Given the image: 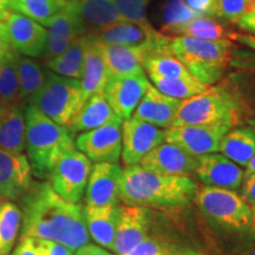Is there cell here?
Returning a JSON list of instances; mask_svg holds the SVG:
<instances>
[{"label":"cell","mask_w":255,"mask_h":255,"mask_svg":"<svg viewBox=\"0 0 255 255\" xmlns=\"http://www.w3.org/2000/svg\"><path fill=\"white\" fill-rule=\"evenodd\" d=\"M21 237L63 244L75 252L89 244L84 208L58 195L50 182L32 181L19 199Z\"/></svg>","instance_id":"cell-1"},{"label":"cell","mask_w":255,"mask_h":255,"mask_svg":"<svg viewBox=\"0 0 255 255\" xmlns=\"http://www.w3.org/2000/svg\"><path fill=\"white\" fill-rule=\"evenodd\" d=\"M196 183L189 176L163 175L142 165L123 169L120 181V195L124 205L152 207H182L195 197Z\"/></svg>","instance_id":"cell-2"},{"label":"cell","mask_w":255,"mask_h":255,"mask_svg":"<svg viewBox=\"0 0 255 255\" xmlns=\"http://www.w3.org/2000/svg\"><path fill=\"white\" fill-rule=\"evenodd\" d=\"M25 138L27 158L32 174L38 178H49L57 162L66 152L76 148L73 133L41 111L27 104L24 107Z\"/></svg>","instance_id":"cell-3"},{"label":"cell","mask_w":255,"mask_h":255,"mask_svg":"<svg viewBox=\"0 0 255 255\" xmlns=\"http://www.w3.org/2000/svg\"><path fill=\"white\" fill-rule=\"evenodd\" d=\"M246 117L244 102L229 79L183 100L173 126H219L234 129Z\"/></svg>","instance_id":"cell-4"},{"label":"cell","mask_w":255,"mask_h":255,"mask_svg":"<svg viewBox=\"0 0 255 255\" xmlns=\"http://www.w3.org/2000/svg\"><path fill=\"white\" fill-rule=\"evenodd\" d=\"M169 49L195 77L207 85L225 76L235 49L229 39L209 40L190 36L169 37Z\"/></svg>","instance_id":"cell-5"},{"label":"cell","mask_w":255,"mask_h":255,"mask_svg":"<svg viewBox=\"0 0 255 255\" xmlns=\"http://www.w3.org/2000/svg\"><path fill=\"white\" fill-rule=\"evenodd\" d=\"M85 102L79 79L46 71L45 82L27 101V104L36 107L59 126L68 128Z\"/></svg>","instance_id":"cell-6"},{"label":"cell","mask_w":255,"mask_h":255,"mask_svg":"<svg viewBox=\"0 0 255 255\" xmlns=\"http://www.w3.org/2000/svg\"><path fill=\"white\" fill-rule=\"evenodd\" d=\"M194 200L203 215L223 228L235 232L253 228L252 208L237 190L205 186Z\"/></svg>","instance_id":"cell-7"},{"label":"cell","mask_w":255,"mask_h":255,"mask_svg":"<svg viewBox=\"0 0 255 255\" xmlns=\"http://www.w3.org/2000/svg\"><path fill=\"white\" fill-rule=\"evenodd\" d=\"M92 169L91 161L82 151L72 149L64 154L51 171V186L58 195L72 203L83 199Z\"/></svg>","instance_id":"cell-8"},{"label":"cell","mask_w":255,"mask_h":255,"mask_svg":"<svg viewBox=\"0 0 255 255\" xmlns=\"http://www.w3.org/2000/svg\"><path fill=\"white\" fill-rule=\"evenodd\" d=\"M122 122L115 121L90 131L82 132L75 144L90 161L96 163H117L122 154Z\"/></svg>","instance_id":"cell-9"},{"label":"cell","mask_w":255,"mask_h":255,"mask_svg":"<svg viewBox=\"0 0 255 255\" xmlns=\"http://www.w3.org/2000/svg\"><path fill=\"white\" fill-rule=\"evenodd\" d=\"M228 131L227 128L219 126H176L164 130V142L199 157L219 151L223 136Z\"/></svg>","instance_id":"cell-10"},{"label":"cell","mask_w":255,"mask_h":255,"mask_svg":"<svg viewBox=\"0 0 255 255\" xmlns=\"http://www.w3.org/2000/svg\"><path fill=\"white\" fill-rule=\"evenodd\" d=\"M164 142V130L136 117L122 122V161L126 167L138 164L152 149Z\"/></svg>","instance_id":"cell-11"},{"label":"cell","mask_w":255,"mask_h":255,"mask_svg":"<svg viewBox=\"0 0 255 255\" xmlns=\"http://www.w3.org/2000/svg\"><path fill=\"white\" fill-rule=\"evenodd\" d=\"M150 214L144 207L120 206L119 222L113 251L117 255H127L149 237Z\"/></svg>","instance_id":"cell-12"},{"label":"cell","mask_w":255,"mask_h":255,"mask_svg":"<svg viewBox=\"0 0 255 255\" xmlns=\"http://www.w3.org/2000/svg\"><path fill=\"white\" fill-rule=\"evenodd\" d=\"M149 84L144 73L113 77L105 88L104 96L115 114L124 121L135 113Z\"/></svg>","instance_id":"cell-13"},{"label":"cell","mask_w":255,"mask_h":255,"mask_svg":"<svg viewBox=\"0 0 255 255\" xmlns=\"http://www.w3.org/2000/svg\"><path fill=\"white\" fill-rule=\"evenodd\" d=\"M32 183V169L24 152L0 148V195L9 201L19 200Z\"/></svg>","instance_id":"cell-14"},{"label":"cell","mask_w":255,"mask_h":255,"mask_svg":"<svg viewBox=\"0 0 255 255\" xmlns=\"http://www.w3.org/2000/svg\"><path fill=\"white\" fill-rule=\"evenodd\" d=\"M5 23L12 46L18 53L30 58L43 57L47 39L43 25L17 12H12Z\"/></svg>","instance_id":"cell-15"},{"label":"cell","mask_w":255,"mask_h":255,"mask_svg":"<svg viewBox=\"0 0 255 255\" xmlns=\"http://www.w3.org/2000/svg\"><path fill=\"white\" fill-rule=\"evenodd\" d=\"M122 173L123 169L117 163H96L91 169L85 189L87 206L104 207L117 203Z\"/></svg>","instance_id":"cell-16"},{"label":"cell","mask_w":255,"mask_h":255,"mask_svg":"<svg viewBox=\"0 0 255 255\" xmlns=\"http://www.w3.org/2000/svg\"><path fill=\"white\" fill-rule=\"evenodd\" d=\"M207 187L237 190L241 187L245 171L240 165L220 154H207L197 157L194 171Z\"/></svg>","instance_id":"cell-17"},{"label":"cell","mask_w":255,"mask_h":255,"mask_svg":"<svg viewBox=\"0 0 255 255\" xmlns=\"http://www.w3.org/2000/svg\"><path fill=\"white\" fill-rule=\"evenodd\" d=\"M164 38V34H162L161 38L154 44L144 46L109 45V44H103L100 41L102 53H103L111 78L144 73L143 63L152 51H155L163 43Z\"/></svg>","instance_id":"cell-18"},{"label":"cell","mask_w":255,"mask_h":255,"mask_svg":"<svg viewBox=\"0 0 255 255\" xmlns=\"http://www.w3.org/2000/svg\"><path fill=\"white\" fill-rule=\"evenodd\" d=\"M138 164L158 174L189 176L197 167V157L180 146L163 142L146 154Z\"/></svg>","instance_id":"cell-19"},{"label":"cell","mask_w":255,"mask_h":255,"mask_svg":"<svg viewBox=\"0 0 255 255\" xmlns=\"http://www.w3.org/2000/svg\"><path fill=\"white\" fill-rule=\"evenodd\" d=\"M46 27H49V31L43 57L47 60L60 56L77 38L87 34L77 15L68 8L59 11Z\"/></svg>","instance_id":"cell-20"},{"label":"cell","mask_w":255,"mask_h":255,"mask_svg":"<svg viewBox=\"0 0 255 255\" xmlns=\"http://www.w3.org/2000/svg\"><path fill=\"white\" fill-rule=\"evenodd\" d=\"M111 76L105 63L101 44L95 33H87L84 63L79 82L85 100L100 92H104Z\"/></svg>","instance_id":"cell-21"},{"label":"cell","mask_w":255,"mask_h":255,"mask_svg":"<svg viewBox=\"0 0 255 255\" xmlns=\"http://www.w3.org/2000/svg\"><path fill=\"white\" fill-rule=\"evenodd\" d=\"M182 101L162 94L149 84L144 96L137 105L133 117L157 128H170L176 117Z\"/></svg>","instance_id":"cell-22"},{"label":"cell","mask_w":255,"mask_h":255,"mask_svg":"<svg viewBox=\"0 0 255 255\" xmlns=\"http://www.w3.org/2000/svg\"><path fill=\"white\" fill-rule=\"evenodd\" d=\"M95 34L101 43L122 46L151 45L162 36L149 23L138 24L126 20L119 21Z\"/></svg>","instance_id":"cell-23"},{"label":"cell","mask_w":255,"mask_h":255,"mask_svg":"<svg viewBox=\"0 0 255 255\" xmlns=\"http://www.w3.org/2000/svg\"><path fill=\"white\" fill-rule=\"evenodd\" d=\"M66 8L77 15L87 33H97L123 20L113 0H79Z\"/></svg>","instance_id":"cell-24"},{"label":"cell","mask_w":255,"mask_h":255,"mask_svg":"<svg viewBox=\"0 0 255 255\" xmlns=\"http://www.w3.org/2000/svg\"><path fill=\"white\" fill-rule=\"evenodd\" d=\"M119 215L117 203L104 207L85 206L84 219L88 233L102 248L113 251Z\"/></svg>","instance_id":"cell-25"},{"label":"cell","mask_w":255,"mask_h":255,"mask_svg":"<svg viewBox=\"0 0 255 255\" xmlns=\"http://www.w3.org/2000/svg\"><path fill=\"white\" fill-rule=\"evenodd\" d=\"M115 121L123 120H121L115 114L109 102L105 98L104 92H100V94L91 96L85 102L82 109L78 111V114L73 117L71 123L69 124L68 129L72 133L78 131L85 132L115 122Z\"/></svg>","instance_id":"cell-26"},{"label":"cell","mask_w":255,"mask_h":255,"mask_svg":"<svg viewBox=\"0 0 255 255\" xmlns=\"http://www.w3.org/2000/svg\"><path fill=\"white\" fill-rule=\"evenodd\" d=\"M0 148L14 152H24L26 149L25 115L21 103L7 105L0 113Z\"/></svg>","instance_id":"cell-27"},{"label":"cell","mask_w":255,"mask_h":255,"mask_svg":"<svg viewBox=\"0 0 255 255\" xmlns=\"http://www.w3.org/2000/svg\"><path fill=\"white\" fill-rule=\"evenodd\" d=\"M234 32L227 25L221 23L218 18H214V15H200L178 26L168 28L161 33L168 37L190 36L200 39L232 40Z\"/></svg>","instance_id":"cell-28"},{"label":"cell","mask_w":255,"mask_h":255,"mask_svg":"<svg viewBox=\"0 0 255 255\" xmlns=\"http://www.w3.org/2000/svg\"><path fill=\"white\" fill-rule=\"evenodd\" d=\"M219 151L238 165L246 167L255 156V127L229 130L223 136Z\"/></svg>","instance_id":"cell-29"},{"label":"cell","mask_w":255,"mask_h":255,"mask_svg":"<svg viewBox=\"0 0 255 255\" xmlns=\"http://www.w3.org/2000/svg\"><path fill=\"white\" fill-rule=\"evenodd\" d=\"M143 68L148 75L159 76L165 78H180V79H197L191 73L184 64L177 57H175L167 46L162 47L151 55L146 57L143 63Z\"/></svg>","instance_id":"cell-30"},{"label":"cell","mask_w":255,"mask_h":255,"mask_svg":"<svg viewBox=\"0 0 255 255\" xmlns=\"http://www.w3.org/2000/svg\"><path fill=\"white\" fill-rule=\"evenodd\" d=\"M85 46H87V34L77 38L72 45L60 56L47 60V69L63 77L81 79Z\"/></svg>","instance_id":"cell-31"},{"label":"cell","mask_w":255,"mask_h":255,"mask_svg":"<svg viewBox=\"0 0 255 255\" xmlns=\"http://www.w3.org/2000/svg\"><path fill=\"white\" fill-rule=\"evenodd\" d=\"M20 101H28L44 84L46 71H44L39 63L33 58L17 53L15 57Z\"/></svg>","instance_id":"cell-32"},{"label":"cell","mask_w":255,"mask_h":255,"mask_svg":"<svg viewBox=\"0 0 255 255\" xmlns=\"http://www.w3.org/2000/svg\"><path fill=\"white\" fill-rule=\"evenodd\" d=\"M20 227V208L11 201L0 203V255L11 254Z\"/></svg>","instance_id":"cell-33"},{"label":"cell","mask_w":255,"mask_h":255,"mask_svg":"<svg viewBox=\"0 0 255 255\" xmlns=\"http://www.w3.org/2000/svg\"><path fill=\"white\" fill-rule=\"evenodd\" d=\"M154 83L155 88L162 94L176 100H188L194 96L202 94L208 90L209 85L205 84L199 79H180V78H165L159 76H149Z\"/></svg>","instance_id":"cell-34"},{"label":"cell","mask_w":255,"mask_h":255,"mask_svg":"<svg viewBox=\"0 0 255 255\" xmlns=\"http://www.w3.org/2000/svg\"><path fill=\"white\" fill-rule=\"evenodd\" d=\"M9 7L43 26H47L52 18L63 9L56 0H9Z\"/></svg>","instance_id":"cell-35"},{"label":"cell","mask_w":255,"mask_h":255,"mask_svg":"<svg viewBox=\"0 0 255 255\" xmlns=\"http://www.w3.org/2000/svg\"><path fill=\"white\" fill-rule=\"evenodd\" d=\"M17 53L0 62V98L7 105L20 104V90L15 57Z\"/></svg>","instance_id":"cell-36"},{"label":"cell","mask_w":255,"mask_h":255,"mask_svg":"<svg viewBox=\"0 0 255 255\" xmlns=\"http://www.w3.org/2000/svg\"><path fill=\"white\" fill-rule=\"evenodd\" d=\"M127 255H201L199 252L182 248L170 242L148 237Z\"/></svg>","instance_id":"cell-37"},{"label":"cell","mask_w":255,"mask_h":255,"mask_svg":"<svg viewBox=\"0 0 255 255\" xmlns=\"http://www.w3.org/2000/svg\"><path fill=\"white\" fill-rule=\"evenodd\" d=\"M229 81L244 102L246 117L255 116V72L238 70L237 73L231 76Z\"/></svg>","instance_id":"cell-38"},{"label":"cell","mask_w":255,"mask_h":255,"mask_svg":"<svg viewBox=\"0 0 255 255\" xmlns=\"http://www.w3.org/2000/svg\"><path fill=\"white\" fill-rule=\"evenodd\" d=\"M200 15L203 14L190 8L184 0H168L164 4L163 12H162V19H163L164 25L162 26L161 32L187 23Z\"/></svg>","instance_id":"cell-39"},{"label":"cell","mask_w":255,"mask_h":255,"mask_svg":"<svg viewBox=\"0 0 255 255\" xmlns=\"http://www.w3.org/2000/svg\"><path fill=\"white\" fill-rule=\"evenodd\" d=\"M248 12H251V0H215L213 15L237 24Z\"/></svg>","instance_id":"cell-40"},{"label":"cell","mask_w":255,"mask_h":255,"mask_svg":"<svg viewBox=\"0 0 255 255\" xmlns=\"http://www.w3.org/2000/svg\"><path fill=\"white\" fill-rule=\"evenodd\" d=\"M119 9L123 20L131 23L146 24V5L145 0H113Z\"/></svg>","instance_id":"cell-41"},{"label":"cell","mask_w":255,"mask_h":255,"mask_svg":"<svg viewBox=\"0 0 255 255\" xmlns=\"http://www.w3.org/2000/svg\"><path fill=\"white\" fill-rule=\"evenodd\" d=\"M9 255H43L37 239L21 237L20 241Z\"/></svg>","instance_id":"cell-42"},{"label":"cell","mask_w":255,"mask_h":255,"mask_svg":"<svg viewBox=\"0 0 255 255\" xmlns=\"http://www.w3.org/2000/svg\"><path fill=\"white\" fill-rule=\"evenodd\" d=\"M38 245H39L43 255H75L71 248L64 246L59 242L43 240V239H37Z\"/></svg>","instance_id":"cell-43"},{"label":"cell","mask_w":255,"mask_h":255,"mask_svg":"<svg viewBox=\"0 0 255 255\" xmlns=\"http://www.w3.org/2000/svg\"><path fill=\"white\" fill-rule=\"evenodd\" d=\"M241 197L250 205L251 208L255 206V173H245L244 181L241 184Z\"/></svg>","instance_id":"cell-44"},{"label":"cell","mask_w":255,"mask_h":255,"mask_svg":"<svg viewBox=\"0 0 255 255\" xmlns=\"http://www.w3.org/2000/svg\"><path fill=\"white\" fill-rule=\"evenodd\" d=\"M17 52L12 46L9 40L7 26L6 23H0V62L7 58V57L14 55Z\"/></svg>","instance_id":"cell-45"},{"label":"cell","mask_w":255,"mask_h":255,"mask_svg":"<svg viewBox=\"0 0 255 255\" xmlns=\"http://www.w3.org/2000/svg\"><path fill=\"white\" fill-rule=\"evenodd\" d=\"M190 8L203 15H213L215 0H184Z\"/></svg>","instance_id":"cell-46"},{"label":"cell","mask_w":255,"mask_h":255,"mask_svg":"<svg viewBox=\"0 0 255 255\" xmlns=\"http://www.w3.org/2000/svg\"><path fill=\"white\" fill-rule=\"evenodd\" d=\"M239 28L250 34H255V11L248 12L237 21Z\"/></svg>","instance_id":"cell-47"},{"label":"cell","mask_w":255,"mask_h":255,"mask_svg":"<svg viewBox=\"0 0 255 255\" xmlns=\"http://www.w3.org/2000/svg\"><path fill=\"white\" fill-rule=\"evenodd\" d=\"M232 40L239 41L251 49L255 50V34L250 33H241V32H234L232 36Z\"/></svg>","instance_id":"cell-48"},{"label":"cell","mask_w":255,"mask_h":255,"mask_svg":"<svg viewBox=\"0 0 255 255\" xmlns=\"http://www.w3.org/2000/svg\"><path fill=\"white\" fill-rule=\"evenodd\" d=\"M107 251L104 248L95 246V245L88 244L85 246L79 248V250L76 251V255H108Z\"/></svg>","instance_id":"cell-49"},{"label":"cell","mask_w":255,"mask_h":255,"mask_svg":"<svg viewBox=\"0 0 255 255\" xmlns=\"http://www.w3.org/2000/svg\"><path fill=\"white\" fill-rule=\"evenodd\" d=\"M12 12L13 11L9 7V0H0V23H5Z\"/></svg>","instance_id":"cell-50"},{"label":"cell","mask_w":255,"mask_h":255,"mask_svg":"<svg viewBox=\"0 0 255 255\" xmlns=\"http://www.w3.org/2000/svg\"><path fill=\"white\" fill-rule=\"evenodd\" d=\"M233 66H234V68H237L238 70H245V71L255 72V64L248 63L247 60H245V62L238 60V62L233 63Z\"/></svg>","instance_id":"cell-51"},{"label":"cell","mask_w":255,"mask_h":255,"mask_svg":"<svg viewBox=\"0 0 255 255\" xmlns=\"http://www.w3.org/2000/svg\"><path fill=\"white\" fill-rule=\"evenodd\" d=\"M56 1L58 2L60 7L66 8V7H69V6L76 4V2H78L79 0H56Z\"/></svg>","instance_id":"cell-52"},{"label":"cell","mask_w":255,"mask_h":255,"mask_svg":"<svg viewBox=\"0 0 255 255\" xmlns=\"http://www.w3.org/2000/svg\"><path fill=\"white\" fill-rule=\"evenodd\" d=\"M245 173H246V174L255 173V156L251 159L250 163L246 165V171H245Z\"/></svg>","instance_id":"cell-53"},{"label":"cell","mask_w":255,"mask_h":255,"mask_svg":"<svg viewBox=\"0 0 255 255\" xmlns=\"http://www.w3.org/2000/svg\"><path fill=\"white\" fill-rule=\"evenodd\" d=\"M6 107H7V104H6V103H5V102H4V101H2V100H1V98H0V113H1V111H2V110H4Z\"/></svg>","instance_id":"cell-54"},{"label":"cell","mask_w":255,"mask_h":255,"mask_svg":"<svg viewBox=\"0 0 255 255\" xmlns=\"http://www.w3.org/2000/svg\"><path fill=\"white\" fill-rule=\"evenodd\" d=\"M241 255H255V248L254 250H250V251L245 252V253H242Z\"/></svg>","instance_id":"cell-55"},{"label":"cell","mask_w":255,"mask_h":255,"mask_svg":"<svg viewBox=\"0 0 255 255\" xmlns=\"http://www.w3.org/2000/svg\"><path fill=\"white\" fill-rule=\"evenodd\" d=\"M252 214H253V228H255V206L252 208Z\"/></svg>","instance_id":"cell-56"},{"label":"cell","mask_w":255,"mask_h":255,"mask_svg":"<svg viewBox=\"0 0 255 255\" xmlns=\"http://www.w3.org/2000/svg\"><path fill=\"white\" fill-rule=\"evenodd\" d=\"M255 11V0H251V12Z\"/></svg>","instance_id":"cell-57"},{"label":"cell","mask_w":255,"mask_h":255,"mask_svg":"<svg viewBox=\"0 0 255 255\" xmlns=\"http://www.w3.org/2000/svg\"><path fill=\"white\" fill-rule=\"evenodd\" d=\"M1 200H2V197H1V195H0V203H1Z\"/></svg>","instance_id":"cell-58"},{"label":"cell","mask_w":255,"mask_h":255,"mask_svg":"<svg viewBox=\"0 0 255 255\" xmlns=\"http://www.w3.org/2000/svg\"><path fill=\"white\" fill-rule=\"evenodd\" d=\"M108 255H113V254H110V253H109V254H108Z\"/></svg>","instance_id":"cell-59"},{"label":"cell","mask_w":255,"mask_h":255,"mask_svg":"<svg viewBox=\"0 0 255 255\" xmlns=\"http://www.w3.org/2000/svg\"><path fill=\"white\" fill-rule=\"evenodd\" d=\"M145 1H149V0H145Z\"/></svg>","instance_id":"cell-60"}]
</instances>
